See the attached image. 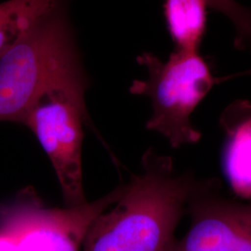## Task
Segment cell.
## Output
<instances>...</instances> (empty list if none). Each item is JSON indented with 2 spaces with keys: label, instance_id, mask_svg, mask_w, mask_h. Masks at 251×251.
I'll return each mask as SVG.
<instances>
[{
  "label": "cell",
  "instance_id": "obj_1",
  "mask_svg": "<svg viewBox=\"0 0 251 251\" xmlns=\"http://www.w3.org/2000/svg\"><path fill=\"white\" fill-rule=\"evenodd\" d=\"M141 165L116 206L90 224L84 251H172L198 179L192 172L177 171L171 156L152 149L144 152Z\"/></svg>",
  "mask_w": 251,
  "mask_h": 251
},
{
  "label": "cell",
  "instance_id": "obj_2",
  "mask_svg": "<svg viewBox=\"0 0 251 251\" xmlns=\"http://www.w3.org/2000/svg\"><path fill=\"white\" fill-rule=\"evenodd\" d=\"M83 76L61 6L0 58V122L23 124L27 112L45 90Z\"/></svg>",
  "mask_w": 251,
  "mask_h": 251
},
{
  "label": "cell",
  "instance_id": "obj_3",
  "mask_svg": "<svg viewBox=\"0 0 251 251\" xmlns=\"http://www.w3.org/2000/svg\"><path fill=\"white\" fill-rule=\"evenodd\" d=\"M137 61L146 67L148 77L133 81L129 91L151 100L152 117L146 128L166 137L173 148L198 144L202 133L191 116L215 84L205 60L198 50H175L166 62L150 52Z\"/></svg>",
  "mask_w": 251,
  "mask_h": 251
},
{
  "label": "cell",
  "instance_id": "obj_4",
  "mask_svg": "<svg viewBox=\"0 0 251 251\" xmlns=\"http://www.w3.org/2000/svg\"><path fill=\"white\" fill-rule=\"evenodd\" d=\"M86 76L45 90L29 109L23 124L36 135L53 166L67 206L87 202L83 190V124L92 128L86 102Z\"/></svg>",
  "mask_w": 251,
  "mask_h": 251
},
{
  "label": "cell",
  "instance_id": "obj_5",
  "mask_svg": "<svg viewBox=\"0 0 251 251\" xmlns=\"http://www.w3.org/2000/svg\"><path fill=\"white\" fill-rule=\"evenodd\" d=\"M121 184L103 198L66 208H47L32 188L0 206V228L14 238L18 251H79L92 221L117 203Z\"/></svg>",
  "mask_w": 251,
  "mask_h": 251
},
{
  "label": "cell",
  "instance_id": "obj_6",
  "mask_svg": "<svg viewBox=\"0 0 251 251\" xmlns=\"http://www.w3.org/2000/svg\"><path fill=\"white\" fill-rule=\"evenodd\" d=\"M187 213L189 230L171 251H251V204L226 197L218 179H197Z\"/></svg>",
  "mask_w": 251,
  "mask_h": 251
},
{
  "label": "cell",
  "instance_id": "obj_7",
  "mask_svg": "<svg viewBox=\"0 0 251 251\" xmlns=\"http://www.w3.org/2000/svg\"><path fill=\"white\" fill-rule=\"evenodd\" d=\"M225 132L224 169L236 196L251 198V102L233 101L221 116Z\"/></svg>",
  "mask_w": 251,
  "mask_h": 251
},
{
  "label": "cell",
  "instance_id": "obj_8",
  "mask_svg": "<svg viewBox=\"0 0 251 251\" xmlns=\"http://www.w3.org/2000/svg\"><path fill=\"white\" fill-rule=\"evenodd\" d=\"M63 0H8L0 3V58Z\"/></svg>",
  "mask_w": 251,
  "mask_h": 251
},
{
  "label": "cell",
  "instance_id": "obj_9",
  "mask_svg": "<svg viewBox=\"0 0 251 251\" xmlns=\"http://www.w3.org/2000/svg\"><path fill=\"white\" fill-rule=\"evenodd\" d=\"M206 0H166L167 25L176 50H198L206 31Z\"/></svg>",
  "mask_w": 251,
  "mask_h": 251
},
{
  "label": "cell",
  "instance_id": "obj_10",
  "mask_svg": "<svg viewBox=\"0 0 251 251\" xmlns=\"http://www.w3.org/2000/svg\"><path fill=\"white\" fill-rule=\"evenodd\" d=\"M206 2L210 8L225 14L227 18H234L240 11V5L235 0H206Z\"/></svg>",
  "mask_w": 251,
  "mask_h": 251
},
{
  "label": "cell",
  "instance_id": "obj_11",
  "mask_svg": "<svg viewBox=\"0 0 251 251\" xmlns=\"http://www.w3.org/2000/svg\"><path fill=\"white\" fill-rule=\"evenodd\" d=\"M0 251H18L14 238L2 228H0Z\"/></svg>",
  "mask_w": 251,
  "mask_h": 251
},
{
  "label": "cell",
  "instance_id": "obj_12",
  "mask_svg": "<svg viewBox=\"0 0 251 251\" xmlns=\"http://www.w3.org/2000/svg\"><path fill=\"white\" fill-rule=\"evenodd\" d=\"M241 75H251V69L248 70V71H246V72L243 73Z\"/></svg>",
  "mask_w": 251,
  "mask_h": 251
}]
</instances>
